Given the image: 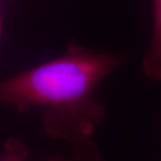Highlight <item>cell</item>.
<instances>
[{"mask_svg":"<svg viewBox=\"0 0 161 161\" xmlns=\"http://www.w3.org/2000/svg\"><path fill=\"white\" fill-rule=\"evenodd\" d=\"M125 60L73 42L59 58L0 79V104L22 113L40 108L47 134L73 145V161H104L92 141L106 113L94 92Z\"/></svg>","mask_w":161,"mask_h":161,"instance_id":"1","label":"cell"},{"mask_svg":"<svg viewBox=\"0 0 161 161\" xmlns=\"http://www.w3.org/2000/svg\"><path fill=\"white\" fill-rule=\"evenodd\" d=\"M153 33L149 50L142 61L145 75L152 80H161V0H153Z\"/></svg>","mask_w":161,"mask_h":161,"instance_id":"2","label":"cell"},{"mask_svg":"<svg viewBox=\"0 0 161 161\" xmlns=\"http://www.w3.org/2000/svg\"><path fill=\"white\" fill-rule=\"evenodd\" d=\"M29 151L26 145L17 140L9 139L4 145V153L0 157V161H25Z\"/></svg>","mask_w":161,"mask_h":161,"instance_id":"3","label":"cell"},{"mask_svg":"<svg viewBox=\"0 0 161 161\" xmlns=\"http://www.w3.org/2000/svg\"><path fill=\"white\" fill-rule=\"evenodd\" d=\"M3 28H4V15H3V12L0 9V38L3 33Z\"/></svg>","mask_w":161,"mask_h":161,"instance_id":"4","label":"cell"},{"mask_svg":"<svg viewBox=\"0 0 161 161\" xmlns=\"http://www.w3.org/2000/svg\"><path fill=\"white\" fill-rule=\"evenodd\" d=\"M47 161H73V159H64L59 157H53V158H50Z\"/></svg>","mask_w":161,"mask_h":161,"instance_id":"5","label":"cell"}]
</instances>
